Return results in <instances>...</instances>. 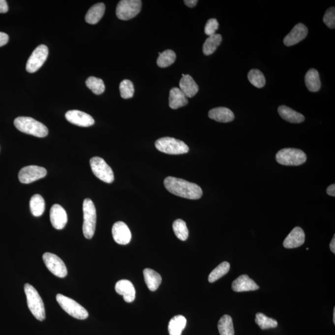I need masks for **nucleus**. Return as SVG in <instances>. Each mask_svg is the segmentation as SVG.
<instances>
[{"label": "nucleus", "mask_w": 335, "mask_h": 335, "mask_svg": "<svg viewBox=\"0 0 335 335\" xmlns=\"http://www.w3.org/2000/svg\"><path fill=\"white\" fill-rule=\"evenodd\" d=\"M165 188L176 196L192 200L200 199L203 196V190L198 184L187 181L172 177L164 180Z\"/></svg>", "instance_id": "obj_1"}, {"label": "nucleus", "mask_w": 335, "mask_h": 335, "mask_svg": "<svg viewBox=\"0 0 335 335\" xmlns=\"http://www.w3.org/2000/svg\"><path fill=\"white\" fill-rule=\"evenodd\" d=\"M16 129L25 134L37 137H45L49 134V130L43 123L30 117H18L14 121Z\"/></svg>", "instance_id": "obj_2"}, {"label": "nucleus", "mask_w": 335, "mask_h": 335, "mask_svg": "<svg viewBox=\"0 0 335 335\" xmlns=\"http://www.w3.org/2000/svg\"><path fill=\"white\" fill-rule=\"evenodd\" d=\"M25 292L27 298L28 307L32 314L38 320H44L46 318L44 304L36 289L31 285L26 284Z\"/></svg>", "instance_id": "obj_3"}, {"label": "nucleus", "mask_w": 335, "mask_h": 335, "mask_svg": "<svg viewBox=\"0 0 335 335\" xmlns=\"http://www.w3.org/2000/svg\"><path fill=\"white\" fill-rule=\"evenodd\" d=\"M83 232L85 238L91 239L94 234L96 224V211L91 199H85L83 204Z\"/></svg>", "instance_id": "obj_4"}, {"label": "nucleus", "mask_w": 335, "mask_h": 335, "mask_svg": "<svg viewBox=\"0 0 335 335\" xmlns=\"http://www.w3.org/2000/svg\"><path fill=\"white\" fill-rule=\"evenodd\" d=\"M155 145L158 151L170 155H181L187 153L189 151L184 142L172 137L161 138L155 142Z\"/></svg>", "instance_id": "obj_5"}, {"label": "nucleus", "mask_w": 335, "mask_h": 335, "mask_svg": "<svg viewBox=\"0 0 335 335\" xmlns=\"http://www.w3.org/2000/svg\"><path fill=\"white\" fill-rule=\"evenodd\" d=\"M275 159L282 165L299 166L305 162L306 155L301 150L287 148L278 152Z\"/></svg>", "instance_id": "obj_6"}, {"label": "nucleus", "mask_w": 335, "mask_h": 335, "mask_svg": "<svg viewBox=\"0 0 335 335\" xmlns=\"http://www.w3.org/2000/svg\"><path fill=\"white\" fill-rule=\"evenodd\" d=\"M56 299L62 309L72 317L79 320H85L89 317L88 311L72 299L59 294Z\"/></svg>", "instance_id": "obj_7"}, {"label": "nucleus", "mask_w": 335, "mask_h": 335, "mask_svg": "<svg viewBox=\"0 0 335 335\" xmlns=\"http://www.w3.org/2000/svg\"><path fill=\"white\" fill-rule=\"evenodd\" d=\"M142 8L141 0H122L116 8V15L120 20L127 21L135 17Z\"/></svg>", "instance_id": "obj_8"}, {"label": "nucleus", "mask_w": 335, "mask_h": 335, "mask_svg": "<svg viewBox=\"0 0 335 335\" xmlns=\"http://www.w3.org/2000/svg\"><path fill=\"white\" fill-rule=\"evenodd\" d=\"M92 173L99 180L107 183H111L115 180L113 170L103 158L92 157L90 161Z\"/></svg>", "instance_id": "obj_9"}, {"label": "nucleus", "mask_w": 335, "mask_h": 335, "mask_svg": "<svg viewBox=\"0 0 335 335\" xmlns=\"http://www.w3.org/2000/svg\"><path fill=\"white\" fill-rule=\"evenodd\" d=\"M49 55V49L46 45L38 46L32 52L26 63V70L29 73L36 72L44 65Z\"/></svg>", "instance_id": "obj_10"}, {"label": "nucleus", "mask_w": 335, "mask_h": 335, "mask_svg": "<svg viewBox=\"0 0 335 335\" xmlns=\"http://www.w3.org/2000/svg\"><path fill=\"white\" fill-rule=\"evenodd\" d=\"M47 269L59 277H65L67 275L65 263L59 256L51 253H45L42 256Z\"/></svg>", "instance_id": "obj_11"}, {"label": "nucleus", "mask_w": 335, "mask_h": 335, "mask_svg": "<svg viewBox=\"0 0 335 335\" xmlns=\"http://www.w3.org/2000/svg\"><path fill=\"white\" fill-rule=\"evenodd\" d=\"M46 168L35 165L25 166L19 173V180L23 184H30L46 177Z\"/></svg>", "instance_id": "obj_12"}, {"label": "nucleus", "mask_w": 335, "mask_h": 335, "mask_svg": "<svg viewBox=\"0 0 335 335\" xmlns=\"http://www.w3.org/2000/svg\"><path fill=\"white\" fill-rule=\"evenodd\" d=\"M66 120L80 127H90L94 125V120L89 114L78 110H71L65 114Z\"/></svg>", "instance_id": "obj_13"}, {"label": "nucleus", "mask_w": 335, "mask_h": 335, "mask_svg": "<svg viewBox=\"0 0 335 335\" xmlns=\"http://www.w3.org/2000/svg\"><path fill=\"white\" fill-rule=\"evenodd\" d=\"M112 234L116 243L120 244H127L131 241L132 235L129 228L123 222H117L113 225Z\"/></svg>", "instance_id": "obj_14"}, {"label": "nucleus", "mask_w": 335, "mask_h": 335, "mask_svg": "<svg viewBox=\"0 0 335 335\" xmlns=\"http://www.w3.org/2000/svg\"><path fill=\"white\" fill-rule=\"evenodd\" d=\"M50 218L52 226L58 230L63 229L68 221L65 209L59 204L52 206L50 211Z\"/></svg>", "instance_id": "obj_15"}, {"label": "nucleus", "mask_w": 335, "mask_h": 335, "mask_svg": "<svg viewBox=\"0 0 335 335\" xmlns=\"http://www.w3.org/2000/svg\"><path fill=\"white\" fill-rule=\"evenodd\" d=\"M308 34L307 28L303 24L296 25L291 31L285 37L284 44L286 46H294L305 39Z\"/></svg>", "instance_id": "obj_16"}, {"label": "nucleus", "mask_w": 335, "mask_h": 335, "mask_svg": "<svg viewBox=\"0 0 335 335\" xmlns=\"http://www.w3.org/2000/svg\"><path fill=\"white\" fill-rule=\"evenodd\" d=\"M305 242V233L301 227H296L287 235L283 242L286 248H296L303 245Z\"/></svg>", "instance_id": "obj_17"}, {"label": "nucleus", "mask_w": 335, "mask_h": 335, "mask_svg": "<svg viewBox=\"0 0 335 335\" xmlns=\"http://www.w3.org/2000/svg\"><path fill=\"white\" fill-rule=\"evenodd\" d=\"M116 292L122 296L123 300L126 303H132L135 298V290L134 285L129 280L123 279L119 281L116 284Z\"/></svg>", "instance_id": "obj_18"}, {"label": "nucleus", "mask_w": 335, "mask_h": 335, "mask_svg": "<svg viewBox=\"0 0 335 335\" xmlns=\"http://www.w3.org/2000/svg\"><path fill=\"white\" fill-rule=\"evenodd\" d=\"M232 288L235 292H246L256 291L260 287L256 284L253 280L250 279L248 275L244 274L241 275L232 282Z\"/></svg>", "instance_id": "obj_19"}, {"label": "nucleus", "mask_w": 335, "mask_h": 335, "mask_svg": "<svg viewBox=\"0 0 335 335\" xmlns=\"http://www.w3.org/2000/svg\"><path fill=\"white\" fill-rule=\"evenodd\" d=\"M209 117L217 122L227 123L234 120L235 115L230 109L225 107L213 108L209 112Z\"/></svg>", "instance_id": "obj_20"}, {"label": "nucleus", "mask_w": 335, "mask_h": 335, "mask_svg": "<svg viewBox=\"0 0 335 335\" xmlns=\"http://www.w3.org/2000/svg\"><path fill=\"white\" fill-rule=\"evenodd\" d=\"M183 77L180 82V89L183 92L186 97L195 96L199 91L198 84L193 78L189 75H182Z\"/></svg>", "instance_id": "obj_21"}, {"label": "nucleus", "mask_w": 335, "mask_h": 335, "mask_svg": "<svg viewBox=\"0 0 335 335\" xmlns=\"http://www.w3.org/2000/svg\"><path fill=\"white\" fill-rule=\"evenodd\" d=\"M188 104V100L179 88H173L170 91L169 106L173 109H177Z\"/></svg>", "instance_id": "obj_22"}, {"label": "nucleus", "mask_w": 335, "mask_h": 335, "mask_svg": "<svg viewBox=\"0 0 335 335\" xmlns=\"http://www.w3.org/2000/svg\"><path fill=\"white\" fill-rule=\"evenodd\" d=\"M277 111L281 117L287 122L299 123L305 120V118L303 115L286 106H280Z\"/></svg>", "instance_id": "obj_23"}, {"label": "nucleus", "mask_w": 335, "mask_h": 335, "mask_svg": "<svg viewBox=\"0 0 335 335\" xmlns=\"http://www.w3.org/2000/svg\"><path fill=\"white\" fill-rule=\"evenodd\" d=\"M105 9V4L103 3L94 4L87 12L85 21L90 25H96L103 17Z\"/></svg>", "instance_id": "obj_24"}, {"label": "nucleus", "mask_w": 335, "mask_h": 335, "mask_svg": "<svg viewBox=\"0 0 335 335\" xmlns=\"http://www.w3.org/2000/svg\"><path fill=\"white\" fill-rule=\"evenodd\" d=\"M145 282L151 291H155L161 283V275L155 271L147 268L144 270Z\"/></svg>", "instance_id": "obj_25"}, {"label": "nucleus", "mask_w": 335, "mask_h": 335, "mask_svg": "<svg viewBox=\"0 0 335 335\" xmlns=\"http://www.w3.org/2000/svg\"><path fill=\"white\" fill-rule=\"evenodd\" d=\"M305 83L306 88L310 91H319L321 88V82L318 71L313 68L308 70L305 75Z\"/></svg>", "instance_id": "obj_26"}, {"label": "nucleus", "mask_w": 335, "mask_h": 335, "mask_svg": "<svg viewBox=\"0 0 335 335\" xmlns=\"http://www.w3.org/2000/svg\"><path fill=\"white\" fill-rule=\"evenodd\" d=\"M187 320L183 315H177L173 317L168 325L170 335H182V332L186 327Z\"/></svg>", "instance_id": "obj_27"}, {"label": "nucleus", "mask_w": 335, "mask_h": 335, "mask_svg": "<svg viewBox=\"0 0 335 335\" xmlns=\"http://www.w3.org/2000/svg\"><path fill=\"white\" fill-rule=\"evenodd\" d=\"M222 35L215 34L209 36L203 44V51L205 56H210L216 51L222 42Z\"/></svg>", "instance_id": "obj_28"}, {"label": "nucleus", "mask_w": 335, "mask_h": 335, "mask_svg": "<svg viewBox=\"0 0 335 335\" xmlns=\"http://www.w3.org/2000/svg\"><path fill=\"white\" fill-rule=\"evenodd\" d=\"M30 205L32 214L35 217H40L43 214L45 211V201L40 195H34L30 199Z\"/></svg>", "instance_id": "obj_29"}, {"label": "nucleus", "mask_w": 335, "mask_h": 335, "mask_svg": "<svg viewBox=\"0 0 335 335\" xmlns=\"http://www.w3.org/2000/svg\"><path fill=\"white\" fill-rule=\"evenodd\" d=\"M218 330L220 335H235L232 318L230 315H225L220 318L218 322Z\"/></svg>", "instance_id": "obj_30"}, {"label": "nucleus", "mask_w": 335, "mask_h": 335, "mask_svg": "<svg viewBox=\"0 0 335 335\" xmlns=\"http://www.w3.org/2000/svg\"><path fill=\"white\" fill-rule=\"evenodd\" d=\"M177 56L172 50H166L162 53H159L157 65L161 68L168 67L175 62Z\"/></svg>", "instance_id": "obj_31"}, {"label": "nucleus", "mask_w": 335, "mask_h": 335, "mask_svg": "<svg viewBox=\"0 0 335 335\" xmlns=\"http://www.w3.org/2000/svg\"><path fill=\"white\" fill-rule=\"evenodd\" d=\"M173 229L176 236L182 241H186L189 236L186 222L182 219H177L173 222Z\"/></svg>", "instance_id": "obj_32"}, {"label": "nucleus", "mask_w": 335, "mask_h": 335, "mask_svg": "<svg viewBox=\"0 0 335 335\" xmlns=\"http://www.w3.org/2000/svg\"><path fill=\"white\" fill-rule=\"evenodd\" d=\"M230 268V264L227 262V261H224V262L220 264L209 274L208 277L209 282L213 283V282L217 281L218 279H219L223 275L227 274V273L229 272Z\"/></svg>", "instance_id": "obj_33"}, {"label": "nucleus", "mask_w": 335, "mask_h": 335, "mask_svg": "<svg viewBox=\"0 0 335 335\" xmlns=\"http://www.w3.org/2000/svg\"><path fill=\"white\" fill-rule=\"evenodd\" d=\"M255 322L261 330L274 329L277 327L278 325L277 320L268 317L262 313H256Z\"/></svg>", "instance_id": "obj_34"}, {"label": "nucleus", "mask_w": 335, "mask_h": 335, "mask_svg": "<svg viewBox=\"0 0 335 335\" xmlns=\"http://www.w3.org/2000/svg\"><path fill=\"white\" fill-rule=\"evenodd\" d=\"M248 79L254 87L258 88V89H261V88L265 87L266 84L265 76L258 69H252V70L249 71L248 74Z\"/></svg>", "instance_id": "obj_35"}, {"label": "nucleus", "mask_w": 335, "mask_h": 335, "mask_svg": "<svg viewBox=\"0 0 335 335\" xmlns=\"http://www.w3.org/2000/svg\"><path fill=\"white\" fill-rule=\"evenodd\" d=\"M86 85L87 87L95 94H101L105 90V85L103 80L100 78L90 77L87 80Z\"/></svg>", "instance_id": "obj_36"}, {"label": "nucleus", "mask_w": 335, "mask_h": 335, "mask_svg": "<svg viewBox=\"0 0 335 335\" xmlns=\"http://www.w3.org/2000/svg\"><path fill=\"white\" fill-rule=\"evenodd\" d=\"M120 93L123 99H129L134 96V87L131 81L124 80L120 85Z\"/></svg>", "instance_id": "obj_37"}, {"label": "nucleus", "mask_w": 335, "mask_h": 335, "mask_svg": "<svg viewBox=\"0 0 335 335\" xmlns=\"http://www.w3.org/2000/svg\"><path fill=\"white\" fill-rule=\"evenodd\" d=\"M324 22L327 27L330 29H334L335 27V7L327 9L323 18Z\"/></svg>", "instance_id": "obj_38"}, {"label": "nucleus", "mask_w": 335, "mask_h": 335, "mask_svg": "<svg viewBox=\"0 0 335 335\" xmlns=\"http://www.w3.org/2000/svg\"><path fill=\"white\" fill-rule=\"evenodd\" d=\"M218 29V23L217 20L214 18L210 19L207 22L205 29H204V31H205L206 34L208 35V36H211L215 34L216 30Z\"/></svg>", "instance_id": "obj_39"}, {"label": "nucleus", "mask_w": 335, "mask_h": 335, "mask_svg": "<svg viewBox=\"0 0 335 335\" xmlns=\"http://www.w3.org/2000/svg\"><path fill=\"white\" fill-rule=\"evenodd\" d=\"M9 36L6 33L0 32V47L5 46L8 43Z\"/></svg>", "instance_id": "obj_40"}, {"label": "nucleus", "mask_w": 335, "mask_h": 335, "mask_svg": "<svg viewBox=\"0 0 335 335\" xmlns=\"http://www.w3.org/2000/svg\"><path fill=\"white\" fill-rule=\"evenodd\" d=\"M8 11V5L5 0H0V13H6Z\"/></svg>", "instance_id": "obj_41"}, {"label": "nucleus", "mask_w": 335, "mask_h": 335, "mask_svg": "<svg viewBox=\"0 0 335 335\" xmlns=\"http://www.w3.org/2000/svg\"><path fill=\"white\" fill-rule=\"evenodd\" d=\"M327 193L331 196H335V184L330 185L327 189Z\"/></svg>", "instance_id": "obj_42"}, {"label": "nucleus", "mask_w": 335, "mask_h": 335, "mask_svg": "<svg viewBox=\"0 0 335 335\" xmlns=\"http://www.w3.org/2000/svg\"><path fill=\"white\" fill-rule=\"evenodd\" d=\"M184 2L186 5L189 8H193L198 3V1H197V0H185Z\"/></svg>", "instance_id": "obj_43"}, {"label": "nucleus", "mask_w": 335, "mask_h": 335, "mask_svg": "<svg viewBox=\"0 0 335 335\" xmlns=\"http://www.w3.org/2000/svg\"><path fill=\"white\" fill-rule=\"evenodd\" d=\"M330 249L333 253H335V236L334 235V238L332 239L331 243L330 244Z\"/></svg>", "instance_id": "obj_44"}, {"label": "nucleus", "mask_w": 335, "mask_h": 335, "mask_svg": "<svg viewBox=\"0 0 335 335\" xmlns=\"http://www.w3.org/2000/svg\"><path fill=\"white\" fill-rule=\"evenodd\" d=\"M334 324H335V308H334Z\"/></svg>", "instance_id": "obj_45"}]
</instances>
